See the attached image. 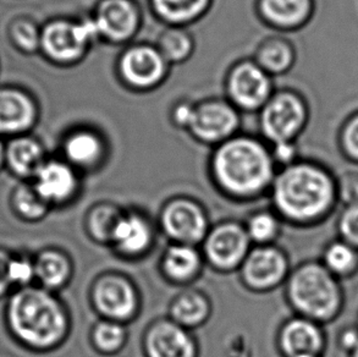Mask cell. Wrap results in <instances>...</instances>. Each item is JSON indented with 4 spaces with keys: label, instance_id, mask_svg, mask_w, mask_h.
<instances>
[{
    "label": "cell",
    "instance_id": "32",
    "mask_svg": "<svg viewBox=\"0 0 358 357\" xmlns=\"http://www.w3.org/2000/svg\"><path fill=\"white\" fill-rule=\"evenodd\" d=\"M243 225L252 245H273L280 232V217L274 211L261 209L252 213Z\"/></svg>",
    "mask_w": 358,
    "mask_h": 357
},
{
    "label": "cell",
    "instance_id": "7",
    "mask_svg": "<svg viewBox=\"0 0 358 357\" xmlns=\"http://www.w3.org/2000/svg\"><path fill=\"white\" fill-rule=\"evenodd\" d=\"M170 68L157 46L145 42L127 44L117 59L119 83L137 93L159 88L169 76Z\"/></svg>",
    "mask_w": 358,
    "mask_h": 357
},
{
    "label": "cell",
    "instance_id": "1",
    "mask_svg": "<svg viewBox=\"0 0 358 357\" xmlns=\"http://www.w3.org/2000/svg\"><path fill=\"white\" fill-rule=\"evenodd\" d=\"M4 324L10 338L34 354L63 346L71 332V317L58 294L32 285L5 300Z\"/></svg>",
    "mask_w": 358,
    "mask_h": 357
},
{
    "label": "cell",
    "instance_id": "17",
    "mask_svg": "<svg viewBox=\"0 0 358 357\" xmlns=\"http://www.w3.org/2000/svg\"><path fill=\"white\" fill-rule=\"evenodd\" d=\"M155 234L153 224L145 213L138 209H124L113 234L110 247L119 256L137 260L150 252Z\"/></svg>",
    "mask_w": 358,
    "mask_h": 357
},
{
    "label": "cell",
    "instance_id": "37",
    "mask_svg": "<svg viewBox=\"0 0 358 357\" xmlns=\"http://www.w3.org/2000/svg\"><path fill=\"white\" fill-rule=\"evenodd\" d=\"M340 232L348 244L358 247V201L343 213L340 219Z\"/></svg>",
    "mask_w": 358,
    "mask_h": 357
},
{
    "label": "cell",
    "instance_id": "39",
    "mask_svg": "<svg viewBox=\"0 0 358 357\" xmlns=\"http://www.w3.org/2000/svg\"><path fill=\"white\" fill-rule=\"evenodd\" d=\"M194 102L189 99L175 102L169 111L170 122L180 130L186 131L189 126L192 111H194Z\"/></svg>",
    "mask_w": 358,
    "mask_h": 357
},
{
    "label": "cell",
    "instance_id": "26",
    "mask_svg": "<svg viewBox=\"0 0 358 357\" xmlns=\"http://www.w3.org/2000/svg\"><path fill=\"white\" fill-rule=\"evenodd\" d=\"M148 4L163 24L187 29L208 14L213 0H148Z\"/></svg>",
    "mask_w": 358,
    "mask_h": 357
},
{
    "label": "cell",
    "instance_id": "6",
    "mask_svg": "<svg viewBox=\"0 0 358 357\" xmlns=\"http://www.w3.org/2000/svg\"><path fill=\"white\" fill-rule=\"evenodd\" d=\"M310 118V106L300 92L276 90L258 113L262 140L269 146L297 142Z\"/></svg>",
    "mask_w": 358,
    "mask_h": 357
},
{
    "label": "cell",
    "instance_id": "12",
    "mask_svg": "<svg viewBox=\"0 0 358 357\" xmlns=\"http://www.w3.org/2000/svg\"><path fill=\"white\" fill-rule=\"evenodd\" d=\"M204 262L220 273H231L240 270L252 242L243 223L224 220L210 227L201 245Z\"/></svg>",
    "mask_w": 358,
    "mask_h": 357
},
{
    "label": "cell",
    "instance_id": "18",
    "mask_svg": "<svg viewBox=\"0 0 358 357\" xmlns=\"http://www.w3.org/2000/svg\"><path fill=\"white\" fill-rule=\"evenodd\" d=\"M107 155V141L88 126L69 131L62 142V158L80 173L99 169Z\"/></svg>",
    "mask_w": 358,
    "mask_h": 357
},
{
    "label": "cell",
    "instance_id": "9",
    "mask_svg": "<svg viewBox=\"0 0 358 357\" xmlns=\"http://www.w3.org/2000/svg\"><path fill=\"white\" fill-rule=\"evenodd\" d=\"M225 98L240 113H259L276 91L271 75L253 59L234 63L224 80Z\"/></svg>",
    "mask_w": 358,
    "mask_h": 357
},
{
    "label": "cell",
    "instance_id": "43",
    "mask_svg": "<svg viewBox=\"0 0 358 357\" xmlns=\"http://www.w3.org/2000/svg\"><path fill=\"white\" fill-rule=\"evenodd\" d=\"M352 357H358V345L352 350Z\"/></svg>",
    "mask_w": 358,
    "mask_h": 357
},
{
    "label": "cell",
    "instance_id": "19",
    "mask_svg": "<svg viewBox=\"0 0 358 357\" xmlns=\"http://www.w3.org/2000/svg\"><path fill=\"white\" fill-rule=\"evenodd\" d=\"M256 14L271 29L294 32L312 21L315 0H257Z\"/></svg>",
    "mask_w": 358,
    "mask_h": 357
},
{
    "label": "cell",
    "instance_id": "5",
    "mask_svg": "<svg viewBox=\"0 0 358 357\" xmlns=\"http://www.w3.org/2000/svg\"><path fill=\"white\" fill-rule=\"evenodd\" d=\"M99 41L91 15L78 20L55 19L41 29L39 49L45 58L60 66H73L87 57Z\"/></svg>",
    "mask_w": 358,
    "mask_h": 357
},
{
    "label": "cell",
    "instance_id": "21",
    "mask_svg": "<svg viewBox=\"0 0 358 357\" xmlns=\"http://www.w3.org/2000/svg\"><path fill=\"white\" fill-rule=\"evenodd\" d=\"M48 158L41 141L32 136H16L6 144L5 169L17 181H32Z\"/></svg>",
    "mask_w": 358,
    "mask_h": 357
},
{
    "label": "cell",
    "instance_id": "11",
    "mask_svg": "<svg viewBox=\"0 0 358 357\" xmlns=\"http://www.w3.org/2000/svg\"><path fill=\"white\" fill-rule=\"evenodd\" d=\"M240 127L241 113L227 98L212 97L194 102L186 132L196 142L215 147L240 134Z\"/></svg>",
    "mask_w": 358,
    "mask_h": 357
},
{
    "label": "cell",
    "instance_id": "40",
    "mask_svg": "<svg viewBox=\"0 0 358 357\" xmlns=\"http://www.w3.org/2000/svg\"><path fill=\"white\" fill-rule=\"evenodd\" d=\"M11 250L0 246V300H6L11 293V285L8 276V265H9Z\"/></svg>",
    "mask_w": 358,
    "mask_h": 357
},
{
    "label": "cell",
    "instance_id": "30",
    "mask_svg": "<svg viewBox=\"0 0 358 357\" xmlns=\"http://www.w3.org/2000/svg\"><path fill=\"white\" fill-rule=\"evenodd\" d=\"M157 48L170 66L184 64L194 55L196 42L186 27L166 26L157 38Z\"/></svg>",
    "mask_w": 358,
    "mask_h": 357
},
{
    "label": "cell",
    "instance_id": "15",
    "mask_svg": "<svg viewBox=\"0 0 358 357\" xmlns=\"http://www.w3.org/2000/svg\"><path fill=\"white\" fill-rule=\"evenodd\" d=\"M80 172L63 158H48L31 183L52 209L65 207L81 191Z\"/></svg>",
    "mask_w": 358,
    "mask_h": 357
},
{
    "label": "cell",
    "instance_id": "10",
    "mask_svg": "<svg viewBox=\"0 0 358 357\" xmlns=\"http://www.w3.org/2000/svg\"><path fill=\"white\" fill-rule=\"evenodd\" d=\"M158 225L171 244L202 245L210 229L208 213L194 198H169L160 209Z\"/></svg>",
    "mask_w": 358,
    "mask_h": 357
},
{
    "label": "cell",
    "instance_id": "20",
    "mask_svg": "<svg viewBox=\"0 0 358 357\" xmlns=\"http://www.w3.org/2000/svg\"><path fill=\"white\" fill-rule=\"evenodd\" d=\"M323 345V334L315 321L299 317L281 327L279 349L285 357H320Z\"/></svg>",
    "mask_w": 358,
    "mask_h": 357
},
{
    "label": "cell",
    "instance_id": "8",
    "mask_svg": "<svg viewBox=\"0 0 358 357\" xmlns=\"http://www.w3.org/2000/svg\"><path fill=\"white\" fill-rule=\"evenodd\" d=\"M90 301L99 318L126 324L140 314V290L122 273L106 272L97 276L90 289Z\"/></svg>",
    "mask_w": 358,
    "mask_h": 357
},
{
    "label": "cell",
    "instance_id": "14",
    "mask_svg": "<svg viewBox=\"0 0 358 357\" xmlns=\"http://www.w3.org/2000/svg\"><path fill=\"white\" fill-rule=\"evenodd\" d=\"M289 260L279 247L261 245L252 247L238 270L242 284L253 293H266L286 280Z\"/></svg>",
    "mask_w": 358,
    "mask_h": 357
},
{
    "label": "cell",
    "instance_id": "34",
    "mask_svg": "<svg viewBox=\"0 0 358 357\" xmlns=\"http://www.w3.org/2000/svg\"><path fill=\"white\" fill-rule=\"evenodd\" d=\"M357 252L348 242H334L325 250V268L331 274L345 275L357 266Z\"/></svg>",
    "mask_w": 358,
    "mask_h": 357
},
{
    "label": "cell",
    "instance_id": "28",
    "mask_svg": "<svg viewBox=\"0 0 358 357\" xmlns=\"http://www.w3.org/2000/svg\"><path fill=\"white\" fill-rule=\"evenodd\" d=\"M10 212L20 222L37 224L43 222L53 211L39 196L31 181H17L8 196Z\"/></svg>",
    "mask_w": 358,
    "mask_h": 357
},
{
    "label": "cell",
    "instance_id": "41",
    "mask_svg": "<svg viewBox=\"0 0 358 357\" xmlns=\"http://www.w3.org/2000/svg\"><path fill=\"white\" fill-rule=\"evenodd\" d=\"M343 342H344L345 348L354 350L358 345L357 332H346L344 337H343Z\"/></svg>",
    "mask_w": 358,
    "mask_h": 357
},
{
    "label": "cell",
    "instance_id": "3",
    "mask_svg": "<svg viewBox=\"0 0 358 357\" xmlns=\"http://www.w3.org/2000/svg\"><path fill=\"white\" fill-rule=\"evenodd\" d=\"M334 183L320 165L297 160L278 170L271 188L274 212L292 223L313 222L324 216L335 195Z\"/></svg>",
    "mask_w": 358,
    "mask_h": 357
},
{
    "label": "cell",
    "instance_id": "38",
    "mask_svg": "<svg viewBox=\"0 0 358 357\" xmlns=\"http://www.w3.org/2000/svg\"><path fill=\"white\" fill-rule=\"evenodd\" d=\"M271 155L276 167L285 168L299 160L297 142H284L271 146Z\"/></svg>",
    "mask_w": 358,
    "mask_h": 357
},
{
    "label": "cell",
    "instance_id": "33",
    "mask_svg": "<svg viewBox=\"0 0 358 357\" xmlns=\"http://www.w3.org/2000/svg\"><path fill=\"white\" fill-rule=\"evenodd\" d=\"M8 276L13 291L36 285L34 253L26 251H11Z\"/></svg>",
    "mask_w": 358,
    "mask_h": 357
},
{
    "label": "cell",
    "instance_id": "31",
    "mask_svg": "<svg viewBox=\"0 0 358 357\" xmlns=\"http://www.w3.org/2000/svg\"><path fill=\"white\" fill-rule=\"evenodd\" d=\"M129 333L126 324L109 319H98L91 329V343L102 355L120 353L127 343Z\"/></svg>",
    "mask_w": 358,
    "mask_h": 357
},
{
    "label": "cell",
    "instance_id": "27",
    "mask_svg": "<svg viewBox=\"0 0 358 357\" xmlns=\"http://www.w3.org/2000/svg\"><path fill=\"white\" fill-rule=\"evenodd\" d=\"M253 60L271 78L282 76L295 66L297 60L295 44L285 37L273 36L258 44Z\"/></svg>",
    "mask_w": 358,
    "mask_h": 357
},
{
    "label": "cell",
    "instance_id": "2",
    "mask_svg": "<svg viewBox=\"0 0 358 357\" xmlns=\"http://www.w3.org/2000/svg\"><path fill=\"white\" fill-rule=\"evenodd\" d=\"M276 173L271 146L256 136H234L215 146L209 160L215 188L235 201H252L271 191Z\"/></svg>",
    "mask_w": 358,
    "mask_h": 357
},
{
    "label": "cell",
    "instance_id": "25",
    "mask_svg": "<svg viewBox=\"0 0 358 357\" xmlns=\"http://www.w3.org/2000/svg\"><path fill=\"white\" fill-rule=\"evenodd\" d=\"M212 302L197 289L182 290L169 306V318L189 330L202 327L212 316Z\"/></svg>",
    "mask_w": 358,
    "mask_h": 357
},
{
    "label": "cell",
    "instance_id": "35",
    "mask_svg": "<svg viewBox=\"0 0 358 357\" xmlns=\"http://www.w3.org/2000/svg\"><path fill=\"white\" fill-rule=\"evenodd\" d=\"M11 36L20 49L27 53L38 50L41 46V29L29 20H19L11 27Z\"/></svg>",
    "mask_w": 358,
    "mask_h": 357
},
{
    "label": "cell",
    "instance_id": "16",
    "mask_svg": "<svg viewBox=\"0 0 358 357\" xmlns=\"http://www.w3.org/2000/svg\"><path fill=\"white\" fill-rule=\"evenodd\" d=\"M145 357H199L197 340L189 329L169 317L155 319L147 327L142 339Z\"/></svg>",
    "mask_w": 358,
    "mask_h": 357
},
{
    "label": "cell",
    "instance_id": "24",
    "mask_svg": "<svg viewBox=\"0 0 358 357\" xmlns=\"http://www.w3.org/2000/svg\"><path fill=\"white\" fill-rule=\"evenodd\" d=\"M36 285L58 294L73 279V262L68 252L48 246L34 253Z\"/></svg>",
    "mask_w": 358,
    "mask_h": 357
},
{
    "label": "cell",
    "instance_id": "23",
    "mask_svg": "<svg viewBox=\"0 0 358 357\" xmlns=\"http://www.w3.org/2000/svg\"><path fill=\"white\" fill-rule=\"evenodd\" d=\"M36 119L37 108L26 92L0 90V136L24 135Z\"/></svg>",
    "mask_w": 358,
    "mask_h": 357
},
{
    "label": "cell",
    "instance_id": "22",
    "mask_svg": "<svg viewBox=\"0 0 358 357\" xmlns=\"http://www.w3.org/2000/svg\"><path fill=\"white\" fill-rule=\"evenodd\" d=\"M202 251L197 246L170 244L160 260V273L175 285H189L199 278L204 266Z\"/></svg>",
    "mask_w": 358,
    "mask_h": 357
},
{
    "label": "cell",
    "instance_id": "13",
    "mask_svg": "<svg viewBox=\"0 0 358 357\" xmlns=\"http://www.w3.org/2000/svg\"><path fill=\"white\" fill-rule=\"evenodd\" d=\"M90 15L99 41L113 46L130 44L142 26V11L135 0H98Z\"/></svg>",
    "mask_w": 358,
    "mask_h": 357
},
{
    "label": "cell",
    "instance_id": "29",
    "mask_svg": "<svg viewBox=\"0 0 358 357\" xmlns=\"http://www.w3.org/2000/svg\"><path fill=\"white\" fill-rule=\"evenodd\" d=\"M124 213V208L112 202H98L88 209L85 227L88 237L99 245L110 246L113 234Z\"/></svg>",
    "mask_w": 358,
    "mask_h": 357
},
{
    "label": "cell",
    "instance_id": "4",
    "mask_svg": "<svg viewBox=\"0 0 358 357\" xmlns=\"http://www.w3.org/2000/svg\"><path fill=\"white\" fill-rule=\"evenodd\" d=\"M287 299L292 307L310 321L334 317L341 304L340 288L324 266L306 263L287 278Z\"/></svg>",
    "mask_w": 358,
    "mask_h": 357
},
{
    "label": "cell",
    "instance_id": "42",
    "mask_svg": "<svg viewBox=\"0 0 358 357\" xmlns=\"http://www.w3.org/2000/svg\"><path fill=\"white\" fill-rule=\"evenodd\" d=\"M5 155H6V144L0 136V173L5 169Z\"/></svg>",
    "mask_w": 358,
    "mask_h": 357
},
{
    "label": "cell",
    "instance_id": "36",
    "mask_svg": "<svg viewBox=\"0 0 358 357\" xmlns=\"http://www.w3.org/2000/svg\"><path fill=\"white\" fill-rule=\"evenodd\" d=\"M339 144L345 155L358 163V111L343 121L339 131Z\"/></svg>",
    "mask_w": 358,
    "mask_h": 357
}]
</instances>
